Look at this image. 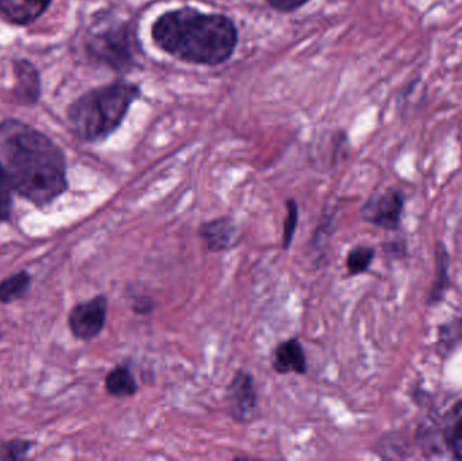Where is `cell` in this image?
Here are the masks:
<instances>
[{
	"label": "cell",
	"instance_id": "21",
	"mask_svg": "<svg viewBox=\"0 0 462 461\" xmlns=\"http://www.w3.org/2000/svg\"><path fill=\"white\" fill-rule=\"evenodd\" d=\"M307 2H309V0H268L272 7L282 11V13H291V11L306 5Z\"/></svg>",
	"mask_w": 462,
	"mask_h": 461
},
{
	"label": "cell",
	"instance_id": "15",
	"mask_svg": "<svg viewBox=\"0 0 462 461\" xmlns=\"http://www.w3.org/2000/svg\"><path fill=\"white\" fill-rule=\"evenodd\" d=\"M374 259V249L371 246L358 245L347 254L346 268L350 275L366 272Z\"/></svg>",
	"mask_w": 462,
	"mask_h": 461
},
{
	"label": "cell",
	"instance_id": "18",
	"mask_svg": "<svg viewBox=\"0 0 462 461\" xmlns=\"http://www.w3.org/2000/svg\"><path fill=\"white\" fill-rule=\"evenodd\" d=\"M10 180L5 176V171L0 168V222L10 218L11 207H13V197H11Z\"/></svg>",
	"mask_w": 462,
	"mask_h": 461
},
{
	"label": "cell",
	"instance_id": "16",
	"mask_svg": "<svg viewBox=\"0 0 462 461\" xmlns=\"http://www.w3.org/2000/svg\"><path fill=\"white\" fill-rule=\"evenodd\" d=\"M287 216L282 226V249L288 251L292 245L293 237H295L296 229L299 224V205L295 199H288L285 202Z\"/></svg>",
	"mask_w": 462,
	"mask_h": 461
},
{
	"label": "cell",
	"instance_id": "20",
	"mask_svg": "<svg viewBox=\"0 0 462 461\" xmlns=\"http://www.w3.org/2000/svg\"><path fill=\"white\" fill-rule=\"evenodd\" d=\"M32 443L29 441H14V443L7 444V457L10 459H19L23 457L26 452L29 451Z\"/></svg>",
	"mask_w": 462,
	"mask_h": 461
},
{
	"label": "cell",
	"instance_id": "11",
	"mask_svg": "<svg viewBox=\"0 0 462 461\" xmlns=\"http://www.w3.org/2000/svg\"><path fill=\"white\" fill-rule=\"evenodd\" d=\"M106 390L111 397L130 398L138 392L134 373L127 365H116L106 378Z\"/></svg>",
	"mask_w": 462,
	"mask_h": 461
},
{
	"label": "cell",
	"instance_id": "1",
	"mask_svg": "<svg viewBox=\"0 0 462 461\" xmlns=\"http://www.w3.org/2000/svg\"><path fill=\"white\" fill-rule=\"evenodd\" d=\"M0 168L13 189L37 206L49 205L68 189L59 146L22 122L0 124Z\"/></svg>",
	"mask_w": 462,
	"mask_h": 461
},
{
	"label": "cell",
	"instance_id": "10",
	"mask_svg": "<svg viewBox=\"0 0 462 461\" xmlns=\"http://www.w3.org/2000/svg\"><path fill=\"white\" fill-rule=\"evenodd\" d=\"M51 0H0V10L15 23H29L45 13Z\"/></svg>",
	"mask_w": 462,
	"mask_h": 461
},
{
	"label": "cell",
	"instance_id": "4",
	"mask_svg": "<svg viewBox=\"0 0 462 461\" xmlns=\"http://www.w3.org/2000/svg\"><path fill=\"white\" fill-rule=\"evenodd\" d=\"M89 49L100 61L116 69H124L133 61L132 41L126 26L110 27L92 35Z\"/></svg>",
	"mask_w": 462,
	"mask_h": 461
},
{
	"label": "cell",
	"instance_id": "8",
	"mask_svg": "<svg viewBox=\"0 0 462 461\" xmlns=\"http://www.w3.org/2000/svg\"><path fill=\"white\" fill-rule=\"evenodd\" d=\"M198 235L213 254H222L231 249L238 237V226L231 217H219L211 221L203 222L198 229Z\"/></svg>",
	"mask_w": 462,
	"mask_h": 461
},
{
	"label": "cell",
	"instance_id": "9",
	"mask_svg": "<svg viewBox=\"0 0 462 461\" xmlns=\"http://www.w3.org/2000/svg\"><path fill=\"white\" fill-rule=\"evenodd\" d=\"M272 368L280 375H306L309 370L306 352L298 338H288L274 348L272 355Z\"/></svg>",
	"mask_w": 462,
	"mask_h": 461
},
{
	"label": "cell",
	"instance_id": "13",
	"mask_svg": "<svg viewBox=\"0 0 462 461\" xmlns=\"http://www.w3.org/2000/svg\"><path fill=\"white\" fill-rule=\"evenodd\" d=\"M444 438L453 455L462 460V401L449 411L445 420Z\"/></svg>",
	"mask_w": 462,
	"mask_h": 461
},
{
	"label": "cell",
	"instance_id": "6",
	"mask_svg": "<svg viewBox=\"0 0 462 461\" xmlns=\"http://www.w3.org/2000/svg\"><path fill=\"white\" fill-rule=\"evenodd\" d=\"M108 300L97 295L88 302L79 303L69 314V327L79 340L89 341L100 335L106 327Z\"/></svg>",
	"mask_w": 462,
	"mask_h": 461
},
{
	"label": "cell",
	"instance_id": "2",
	"mask_svg": "<svg viewBox=\"0 0 462 461\" xmlns=\"http://www.w3.org/2000/svg\"><path fill=\"white\" fill-rule=\"evenodd\" d=\"M152 34L162 51L192 64H222L238 42V32L230 18L189 7L160 16Z\"/></svg>",
	"mask_w": 462,
	"mask_h": 461
},
{
	"label": "cell",
	"instance_id": "19",
	"mask_svg": "<svg viewBox=\"0 0 462 461\" xmlns=\"http://www.w3.org/2000/svg\"><path fill=\"white\" fill-rule=\"evenodd\" d=\"M132 302L133 311L140 316H148V314L153 313L154 308H156L154 300L148 295H135L133 297Z\"/></svg>",
	"mask_w": 462,
	"mask_h": 461
},
{
	"label": "cell",
	"instance_id": "14",
	"mask_svg": "<svg viewBox=\"0 0 462 461\" xmlns=\"http://www.w3.org/2000/svg\"><path fill=\"white\" fill-rule=\"evenodd\" d=\"M30 281L32 278L26 272L15 273L0 283V302L11 303L23 297L29 289Z\"/></svg>",
	"mask_w": 462,
	"mask_h": 461
},
{
	"label": "cell",
	"instance_id": "3",
	"mask_svg": "<svg viewBox=\"0 0 462 461\" xmlns=\"http://www.w3.org/2000/svg\"><path fill=\"white\" fill-rule=\"evenodd\" d=\"M140 95L137 86L124 81L84 95L69 110V121L76 134L91 143L105 140L118 129Z\"/></svg>",
	"mask_w": 462,
	"mask_h": 461
},
{
	"label": "cell",
	"instance_id": "5",
	"mask_svg": "<svg viewBox=\"0 0 462 461\" xmlns=\"http://www.w3.org/2000/svg\"><path fill=\"white\" fill-rule=\"evenodd\" d=\"M226 402L234 421L239 424L252 421L257 410L258 394L254 376L249 371H236L226 389Z\"/></svg>",
	"mask_w": 462,
	"mask_h": 461
},
{
	"label": "cell",
	"instance_id": "17",
	"mask_svg": "<svg viewBox=\"0 0 462 461\" xmlns=\"http://www.w3.org/2000/svg\"><path fill=\"white\" fill-rule=\"evenodd\" d=\"M439 254H437V260H439V279L433 286V291H431V300H439V298L444 294L445 287H447L448 281V254L445 252L444 246H439Z\"/></svg>",
	"mask_w": 462,
	"mask_h": 461
},
{
	"label": "cell",
	"instance_id": "12",
	"mask_svg": "<svg viewBox=\"0 0 462 461\" xmlns=\"http://www.w3.org/2000/svg\"><path fill=\"white\" fill-rule=\"evenodd\" d=\"M16 97L21 102L32 103L40 95V81L32 65L21 61L16 64Z\"/></svg>",
	"mask_w": 462,
	"mask_h": 461
},
{
	"label": "cell",
	"instance_id": "7",
	"mask_svg": "<svg viewBox=\"0 0 462 461\" xmlns=\"http://www.w3.org/2000/svg\"><path fill=\"white\" fill-rule=\"evenodd\" d=\"M404 198L401 191L387 189L374 195L361 208L364 221L387 230H396L401 225Z\"/></svg>",
	"mask_w": 462,
	"mask_h": 461
}]
</instances>
